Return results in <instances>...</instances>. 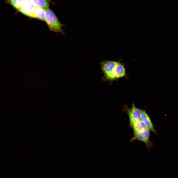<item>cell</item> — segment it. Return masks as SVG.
<instances>
[{
  "label": "cell",
  "instance_id": "1",
  "mask_svg": "<svg viewBox=\"0 0 178 178\" xmlns=\"http://www.w3.org/2000/svg\"><path fill=\"white\" fill-rule=\"evenodd\" d=\"M45 22L51 31L64 34L62 28L64 25L60 22L53 12L49 9L45 10Z\"/></svg>",
  "mask_w": 178,
  "mask_h": 178
},
{
  "label": "cell",
  "instance_id": "2",
  "mask_svg": "<svg viewBox=\"0 0 178 178\" xmlns=\"http://www.w3.org/2000/svg\"><path fill=\"white\" fill-rule=\"evenodd\" d=\"M123 111L126 112L128 115L129 126L131 128L135 122L141 119L142 110L136 108L134 103H133L131 108L124 105Z\"/></svg>",
  "mask_w": 178,
  "mask_h": 178
},
{
  "label": "cell",
  "instance_id": "3",
  "mask_svg": "<svg viewBox=\"0 0 178 178\" xmlns=\"http://www.w3.org/2000/svg\"><path fill=\"white\" fill-rule=\"evenodd\" d=\"M118 62L107 60L101 63V69L104 74L103 79L105 81H113L112 73L113 70Z\"/></svg>",
  "mask_w": 178,
  "mask_h": 178
},
{
  "label": "cell",
  "instance_id": "4",
  "mask_svg": "<svg viewBox=\"0 0 178 178\" xmlns=\"http://www.w3.org/2000/svg\"><path fill=\"white\" fill-rule=\"evenodd\" d=\"M150 131L148 129L142 132L134 134L133 137L131 139L133 142L135 140L142 142L145 143L147 148L150 149L153 146V143L150 140Z\"/></svg>",
  "mask_w": 178,
  "mask_h": 178
},
{
  "label": "cell",
  "instance_id": "5",
  "mask_svg": "<svg viewBox=\"0 0 178 178\" xmlns=\"http://www.w3.org/2000/svg\"><path fill=\"white\" fill-rule=\"evenodd\" d=\"M36 7L31 0H24L19 11L23 15L32 18Z\"/></svg>",
  "mask_w": 178,
  "mask_h": 178
},
{
  "label": "cell",
  "instance_id": "6",
  "mask_svg": "<svg viewBox=\"0 0 178 178\" xmlns=\"http://www.w3.org/2000/svg\"><path fill=\"white\" fill-rule=\"evenodd\" d=\"M112 75L113 81L126 76L125 69L123 64L118 62L113 70Z\"/></svg>",
  "mask_w": 178,
  "mask_h": 178
},
{
  "label": "cell",
  "instance_id": "7",
  "mask_svg": "<svg viewBox=\"0 0 178 178\" xmlns=\"http://www.w3.org/2000/svg\"><path fill=\"white\" fill-rule=\"evenodd\" d=\"M141 119L148 129L155 134H157V132L154 128V125L150 118L145 110H142Z\"/></svg>",
  "mask_w": 178,
  "mask_h": 178
},
{
  "label": "cell",
  "instance_id": "8",
  "mask_svg": "<svg viewBox=\"0 0 178 178\" xmlns=\"http://www.w3.org/2000/svg\"><path fill=\"white\" fill-rule=\"evenodd\" d=\"M46 10L36 6L33 12L32 18L45 22V16Z\"/></svg>",
  "mask_w": 178,
  "mask_h": 178
},
{
  "label": "cell",
  "instance_id": "9",
  "mask_svg": "<svg viewBox=\"0 0 178 178\" xmlns=\"http://www.w3.org/2000/svg\"><path fill=\"white\" fill-rule=\"evenodd\" d=\"M132 128L133 129L134 134L142 132L147 129L141 119L135 122Z\"/></svg>",
  "mask_w": 178,
  "mask_h": 178
},
{
  "label": "cell",
  "instance_id": "10",
  "mask_svg": "<svg viewBox=\"0 0 178 178\" xmlns=\"http://www.w3.org/2000/svg\"><path fill=\"white\" fill-rule=\"evenodd\" d=\"M36 6L45 10L49 9V2L47 0H31Z\"/></svg>",
  "mask_w": 178,
  "mask_h": 178
},
{
  "label": "cell",
  "instance_id": "11",
  "mask_svg": "<svg viewBox=\"0 0 178 178\" xmlns=\"http://www.w3.org/2000/svg\"><path fill=\"white\" fill-rule=\"evenodd\" d=\"M24 0H7V2L14 8L19 10Z\"/></svg>",
  "mask_w": 178,
  "mask_h": 178
}]
</instances>
